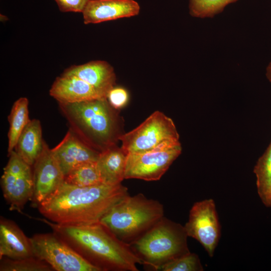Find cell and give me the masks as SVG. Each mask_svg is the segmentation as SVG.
<instances>
[{
	"label": "cell",
	"instance_id": "cell-1",
	"mask_svg": "<svg viewBox=\"0 0 271 271\" xmlns=\"http://www.w3.org/2000/svg\"><path fill=\"white\" fill-rule=\"evenodd\" d=\"M128 195L121 184L79 187L64 181L37 208L45 218L53 222L80 225L100 221L110 209Z\"/></svg>",
	"mask_w": 271,
	"mask_h": 271
},
{
	"label": "cell",
	"instance_id": "cell-2",
	"mask_svg": "<svg viewBox=\"0 0 271 271\" xmlns=\"http://www.w3.org/2000/svg\"><path fill=\"white\" fill-rule=\"evenodd\" d=\"M49 226L75 251L101 271H138L142 260L129 244L118 238L101 222L80 225L56 223L37 218Z\"/></svg>",
	"mask_w": 271,
	"mask_h": 271
},
{
	"label": "cell",
	"instance_id": "cell-3",
	"mask_svg": "<svg viewBox=\"0 0 271 271\" xmlns=\"http://www.w3.org/2000/svg\"><path fill=\"white\" fill-rule=\"evenodd\" d=\"M58 105L69 129L87 145L100 153L116 145L120 119L107 99Z\"/></svg>",
	"mask_w": 271,
	"mask_h": 271
},
{
	"label": "cell",
	"instance_id": "cell-4",
	"mask_svg": "<svg viewBox=\"0 0 271 271\" xmlns=\"http://www.w3.org/2000/svg\"><path fill=\"white\" fill-rule=\"evenodd\" d=\"M164 216L162 204L139 193L124 197L102 217L100 222L118 238L129 244Z\"/></svg>",
	"mask_w": 271,
	"mask_h": 271
},
{
	"label": "cell",
	"instance_id": "cell-5",
	"mask_svg": "<svg viewBox=\"0 0 271 271\" xmlns=\"http://www.w3.org/2000/svg\"><path fill=\"white\" fill-rule=\"evenodd\" d=\"M184 226L163 217L129 243L143 265L159 270L165 263L189 253Z\"/></svg>",
	"mask_w": 271,
	"mask_h": 271
},
{
	"label": "cell",
	"instance_id": "cell-6",
	"mask_svg": "<svg viewBox=\"0 0 271 271\" xmlns=\"http://www.w3.org/2000/svg\"><path fill=\"white\" fill-rule=\"evenodd\" d=\"M33 254L57 271H101L54 232L30 238Z\"/></svg>",
	"mask_w": 271,
	"mask_h": 271
},
{
	"label": "cell",
	"instance_id": "cell-7",
	"mask_svg": "<svg viewBox=\"0 0 271 271\" xmlns=\"http://www.w3.org/2000/svg\"><path fill=\"white\" fill-rule=\"evenodd\" d=\"M181 152L179 140H172L145 152L128 153L124 178L147 181L159 180Z\"/></svg>",
	"mask_w": 271,
	"mask_h": 271
},
{
	"label": "cell",
	"instance_id": "cell-8",
	"mask_svg": "<svg viewBox=\"0 0 271 271\" xmlns=\"http://www.w3.org/2000/svg\"><path fill=\"white\" fill-rule=\"evenodd\" d=\"M119 140L127 154L151 150L167 141L179 140V134L173 120L156 111L139 126L122 134Z\"/></svg>",
	"mask_w": 271,
	"mask_h": 271
},
{
	"label": "cell",
	"instance_id": "cell-9",
	"mask_svg": "<svg viewBox=\"0 0 271 271\" xmlns=\"http://www.w3.org/2000/svg\"><path fill=\"white\" fill-rule=\"evenodd\" d=\"M8 155L1 179L2 190L10 209L21 212L33 196V168L14 150Z\"/></svg>",
	"mask_w": 271,
	"mask_h": 271
},
{
	"label": "cell",
	"instance_id": "cell-10",
	"mask_svg": "<svg viewBox=\"0 0 271 271\" xmlns=\"http://www.w3.org/2000/svg\"><path fill=\"white\" fill-rule=\"evenodd\" d=\"M184 228L188 236L197 240L209 256L212 257L221 236L220 225L213 199L196 202L190 210Z\"/></svg>",
	"mask_w": 271,
	"mask_h": 271
},
{
	"label": "cell",
	"instance_id": "cell-11",
	"mask_svg": "<svg viewBox=\"0 0 271 271\" xmlns=\"http://www.w3.org/2000/svg\"><path fill=\"white\" fill-rule=\"evenodd\" d=\"M32 168L34 188L31 201L37 207L59 188L64 181L65 176L45 141Z\"/></svg>",
	"mask_w": 271,
	"mask_h": 271
},
{
	"label": "cell",
	"instance_id": "cell-12",
	"mask_svg": "<svg viewBox=\"0 0 271 271\" xmlns=\"http://www.w3.org/2000/svg\"><path fill=\"white\" fill-rule=\"evenodd\" d=\"M51 150L65 176L80 165L96 162L100 153L69 128L62 141Z\"/></svg>",
	"mask_w": 271,
	"mask_h": 271
},
{
	"label": "cell",
	"instance_id": "cell-13",
	"mask_svg": "<svg viewBox=\"0 0 271 271\" xmlns=\"http://www.w3.org/2000/svg\"><path fill=\"white\" fill-rule=\"evenodd\" d=\"M139 4L134 0H89L82 13L85 24L138 15Z\"/></svg>",
	"mask_w": 271,
	"mask_h": 271
},
{
	"label": "cell",
	"instance_id": "cell-14",
	"mask_svg": "<svg viewBox=\"0 0 271 271\" xmlns=\"http://www.w3.org/2000/svg\"><path fill=\"white\" fill-rule=\"evenodd\" d=\"M61 75L74 76L83 80L107 98L109 92L115 84L116 77L113 67L108 62L102 60L71 66Z\"/></svg>",
	"mask_w": 271,
	"mask_h": 271
},
{
	"label": "cell",
	"instance_id": "cell-15",
	"mask_svg": "<svg viewBox=\"0 0 271 271\" xmlns=\"http://www.w3.org/2000/svg\"><path fill=\"white\" fill-rule=\"evenodd\" d=\"M58 103H72L97 99H107L95 88L74 76L61 75L56 78L49 90Z\"/></svg>",
	"mask_w": 271,
	"mask_h": 271
},
{
	"label": "cell",
	"instance_id": "cell-16",
	"mask_svg": "<svg viewBox=\"0 0 271 271\" xmlns=\"http://www.w3.org/2000/svg\"><path fill=\"white\" fill-rule=\"evenodd\" d=\"M34 256L30 238L13 221L0 220V259H20Z\"/></svg>",
	"mask_w": 271,
	"mask_h": 271
},
{
	"label": "cell",
	"instance_id": "cell-17",
	"mask_svg": "<svg viewBox=\"0 0 271 271\" xmlns=\"http://www.w3.org/2000/svg\"><path fill=\"white\" fill-rule=\"evenodd\" d=\"M127 154L116 145L100 152L96 166L102 183L115 185L125 179Z\"/></svg>",
	"mask_w": 271,
	"mask_h": 271
},
{
	"label": "cell",
	"instance_id": "cell-18",
	"mask_svg": "<svg viewBox=\"0 0 271 271\" xmlns=\"http://www.w3.org/2000/svg\"><path fill=\"white\" fill-rule=\"evenodd\" d=\"M45 141L40 121L31 119L21 133L14 151L27 163L33 166L41 153Z\"/></svg>",
	"mask_w": 271,
	"mask_h": 271
},
{
	"label": "cell",
	"instance_id": "cell-19",
	"mask_svg": "<svg viewBox=\"0 0 271 271\" xmlns=\"http://www.w3.org/2000/svg\"><path fill=\"white\" fill-rule=\"evenodd\" d=\"M28 106V98L23 97L16 100L12 107L8 116V153L14 150L21 133L31 120L29 116Z\"/></svg>",
	"mask_w": 271,
	"mask_h": 271
},
{
	"label": "cell",
	"instance_id": "cell-20",
	"mask_svg": "<svg viewBox=\"0 0 271 271\" xmlns=\"http://www.w3.org/2000/svg\"><path fill=\"white\" fill-rule=\"evenodd\" d=\"M64 182L79 187L103 184L96 166V162L87 163L76 167L65 176Z\"/></svg>",
	"mask_w": 271,
	"mask_h": 271
},
{
	"label": "cell",
	"instance_id": "cell-21",
	"mask_svg": "<svg viewBox=\"0 0 271 271\" xmlns=\"http://www.w3.org/2000/svg\"><path fill=\"white\" fill-rule=\"evenodd\" d=\"M1 271H52L53 268L45 261L34 256L20 259L3 257Z\"/></svg>",
	"mask_w": 271,
	"mask_h": 271
},
{
	"label": "cell",
	"instance_id": "cell-22",
	"mask_svg": "<svg viewBox=\"0 0 271 271\" xmlns=\"http://www.w3.org/2000/svg\"><path fill=\"white\" fill-rule=\"evenodd\" d=\"M257 193L261 198L271 184V143L253 169Z\"/></svg>",
	"mask_w": 271,
	"mask_h": 271
},
{
	"label": "cell",
	"instance_id": "cell-23",
	"mask_svg": "<svg viewBox=\"0 0 271 271\" xmlns=\"http://www.w3.org/2000/svg\"><path fill=\"white\" fill-rule=\"evenodd\" d=\"M238 0H190V14L199 18H212L228 5Z\"/></svg>",
	"mask_w": 271,
	"mask_h": 271
},
{
	"label": "cell",
	"instance_id": "cell-24",
	"mask_svg": "<svg viewBox=\"0 0 271 271\" xmlns=\"http://www.w3.org/2000/svg\"><path fill=\"white\" fill-rule=\"evenodd\" d=\"M203 267L197 254L189 252L163 265L162 271H202Z\"/></svg>",
	"mask_w": 271,
	"mask_h": 271
},
{
	"label": "cell",
	"instance_id": "cell-25",
	"mask_svg": "<svg viewBox=\"0 0 271 271\" xmlns=\"http://www.w3.org/2000/svg\"><path fill=\"white\" fill-rule=\"evenodd\" d=\"M128 95L127 91L119 87H114L109 92L107 100L115 109H118L124 107L127 103Z\"/></svg>",
	"mask_w": 271,
	"mask_h": 271
},
{
	"label": "cell",
	"instance_id": "cell-26",
	"mask_svg": "<svg viewBox=\"0 0 271 271\" xmlns=\"http://www.w3.org/2000/svg\"><path fill=\"white\" fill-rule=\"evenodd\" d=\"M62 12L83 13L89 0H55Z\"/></svg>",
	"mask_w": 271,
	"mask_h": 271
},
{
	"label": "cell",
	"instance_id": "cell-27",
	"mask_svg": "<svg viewBox=\"0 0 271 271\" xmlns=\"http://www.w3.org/2000/svg\"><path fill=\"white\" fill-rule=\"evenodd\" d=\"M260 199L265 206L271 207V184L264 195Z\"/></svg>",
	"mask_w": 271,
	"mask_h": 271
},
{
	"label": "cell",
	"instance_id": "cell-28",
	"mask_svg": "<svg viewBox=\"0 0 271 271\" xmlns=\"http://www.w3.org/2000/svg\"><path fill=\"white\" fill-rule=\"evenodd\" d=\"M266 76L267 79L271 83V62L266 68Z\"/></svg>",
	"mask_w": 271,
	"mask_h": 271
}]
</instances>
